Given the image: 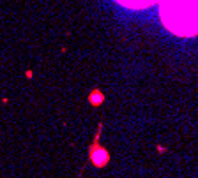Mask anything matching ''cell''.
<instances>
[{
  "instance_id": "2",
  "label": "cell",
  "mask_w": 198,
  "mask_h": 178,
  "mask_svg": "<svg viewBox=\"0 0 198 178\" xmlns=\"http://www.w3.org/2000/svg\"><path fill=\"white\" fill-rule=\"evenodd\" d=\"M115 2L127 9H147L150 6L159 4V0H115Z\"/></svg>"
},
{
  "instance_id": "1",
  "label": "cell",
  "mask_w": 198,
  "mask_h": 178,
  "mask_svg": "<svg viewBox=\"0 0 198 178\" xmlns=\"http://www.w3.org/2000/svg\"><path fill=\"white\" fill-rule=\"evenodd\" d=\"M161 21L179 37L198 34V0H159Z\"/></svg>"
}]
</instances>
